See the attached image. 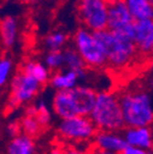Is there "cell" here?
I'll list each match as a JSON object with an SVG mask.
<instances>
[{"instance_id":"cell-16","label":"cell","mask_w":153,"mask_h":154,"mask_svg":"<svg viewBox=\"0 0 153 154\" xmlns=\"http://www.w3.org/2000/svg\"><path fill=\"white\" fill-rule=\"evenodd\" d=\"M23 132L26 136L30 138H36L38 137L42 132H44V126L38 121V119L32 114H26V116L22 119V125H21Z\"/></svg>"},{"instance_id":"cell-19","label":"cell","mask_w":153,"mask_h":154,"mask_svg":"<svg viewBox=\"0 0 153 154\" xmlns=\"http://www.w3.org/2000/svg\"><path fill=\"white\" fill-rule=\"evenodd\" d=\"M20 69H22L27 73H31L41 85H43V86L47 85V81H48V71L41 64H38L36 61H28V63L23 64Z\"/></svg>"},{"instance_id":"cell-1","label":"cell","mask_w":153,"mask_h":154,"mask_svg":"<svg viewBox=\"0 0 153 154\" xmlns=\"http://www.w3.org/2000/svg\"><path fill=\"white\" fill-rule=\"evenodd\" d=\"M93 35L102 45L107 55L109 67L121 70L126 66H130L140 55L139 49L132 39L115 34L108 28L102 31H93Z\"/></svg>"},{"instance_id":"cell-12","label":"cell","mask_w":153,"mask_h":154,"mask_svg":"<svg viewBox=\"0 0 153 154\" xmlns=\"http://www.w3.org/2000/svg\"><path fill=\"white\" fill-rule=\"evenodd\" d=\"M152 132L146 127H130L126 132V142L133 147H152Z\"/></svg>"},{"instance_id":"cell-15","label":"cell","mask_w":153,"mask_h":154,"mask_svg":"<svg viewBox=\"0 0 153 154\" xmlns=\"http://www.w3.org/2000/svg\"><path fill=\"white\" fill-rule=\"evenodd\" d=\"M64 63L71 69L73 70L75 72H77L79 77H82L85 76V72H86V69H87V65L86 63L83 61L82 56L80 55V53L75 49H65L64 51Z\"/></svg>"},{"instance_id":"cell-28","label":"cell","mask_w":153,"mask_h":154,"mask_svg":"<svg viewBox=\"0 0 153 154\" xmlns=\"http://www.w3.org/2000/svg\"><path fill=\"white\" fill-rule=\"evenodd\" d=\"M151 69H152V72H153V60H152V64H151Z\"/></svg>"},{"instance_id":"cell-5","label":"cell","mask_w":153,"mask_h":154,"mask_svg":"<svg viewBox=\"0 0 153 154\" xmlns=\"http://www.w3.org/2000/svg\"><path fill=\"white\" fill-rule=\"evenodd\" d=\"M108 29L135 42V21L125 0H107Z\"/></svg>"},{"instance_id":"cell-26","label":"cell","mask_w":153,"mask_h":154,"mask_svg":"<svg viewBox=\"0 0 153 154\" xmlns=\"http://www.w3.org/2000/svg\"><path fill=\"white\" fill-rule=\"evenodd\" d=\"M21 2H23L26 4H37V3L42 2V0H21Z\"/></svg>"},{"instance_id":"cell-24","label":"cell","mask_w":153,"mask_h":154,"mask_svg":"<svg viewBox=\"0 0 153 154\" xmlns=\"http://www.w3.org/2000/svg\"><path fill=\"white\" fill-rule=\"evenodd\" d=\"M118 154H147V152L142 150V149H139V148H135L133 146H127L121 153H118Z\"/></svg>"},{"instance_id":"cell-2","label":"cell","mask_w":153,"mask_h":154,"mask_svg":"<svg viewBox=\"0 0 153 154\" xmlns=\"http://www.w3.org/2000/svg\"><path fill=\"white\" fill-rule=\"evenodd\" d=\"M91 118L98 130L118 131L126 126L118 95L111 92H102L97 95Z\"/></svg>"},{"instance_id":"cell-22","label":"cell","mask_w":153,"mask_h":154,"mask_svg":"<svg viewBox=\"0 0 153 154\" xmlns=\"http://www.w3.org/2000/svg\"><path fill=\"white\" fill-rule=\"evenodd\" d=\"M11 69V61L8 59H2L0 60V86L4 85L6 81V77L10 72Z\"/></svg>"},{"instance_id":"cell-17","label":"cell","mask_w":153,"mask_h":154,"mask_svg":"<svg viewBox=\"0 0 153 154\" xmlns=\"http://www.w3.org/2000/svg\"><path fill=\"white\" fill-rule=\"evenodd\" d=\"M33 141L28 136L16 137L9 144V154H33Z\"/></svg>"},{"instance_id":"cell-27","label":"cell","mask_w":153,"mask_h":154,"mask_svg":"<svg viewBox=\"0 0 153 154\" xmlns=\"http://www.w3.org/2000/svg\"><path fill=\"white\" fill-rule=\"evenodd\" d=\"M151 55L153 56V45H152V49H151Z\"/></svg>"},{"instance_id":"cell-4","label":"cell","mask_w":153,"mask_h":154,"mask_svg":"<svg viewBox=\"0 0 153 154\" xmlns=\"http://www.w3.org/2000/svg\"><path fill=\"white\" fill-rule=\"evenodd\" d=\"M73 39H75L77 51L82 56L87 67L103 69L108 66L107 55L102 45L99 44V42L93 35V32L91 33L86 28H80L75 33Z\"/></svg>"},{"instance_id":"cell-8","label":"cell","mask_w":153,"mask_h":154,"mask_svg":"<svg viewBox=\"0 0 153 154\" xmlns=\"http://www.w3.org/2000/svg\"><path fill=\"white\" fill-rule=\"evenodd\" d=\"M98 131L92 118L87 115H77V116L64 119L58 128L59 136L69 141H85L94 136Z\"/></svg>"},{"instance_id":"cell-30","label":"cell","mask_w":153,"mask_h":154,"mask_svg":"<svg viewBox=\"0 0 153 154\" xmlns=\"http://www.w3.org/2000/svg\"><path fill=\"white\" fill-rule=\"evenodd\" d=\"M149 2H151V4H152V6H153V0H149Z\"/></svg>"},{"instance_id":"cell-13","label":"cell","mask_w":153,"mask_h":154,"mask_svg":"<svg viewBox=\"0 0 153 154\" xmlns=\"http://www.w3.org/2000/svg\"><path fill=\"white\" fill-rule=\"evenodd\" d=\"M127 8L136 20L153 18V6L149 0H125Z\"/></svg>"},{"instance_id":"cell-25","label":"cell","mask_w":153,"mask_h":154,"mask_svg":"<svg viewBox=\"0 0 153 154\" xmlns=\"http://www.w3.org/2000/svg\"><path fill=\"white\" fill-rule=\"evenodd\" d=\"M50 154H61V148H60V146L56 147V148H54V149L50 152Z\"/></svg>"},{"instance_id":"cell-11","label":"cell","mask_w":153,"mask_h":154,"mask_svg":"<svg viewBox=\"0 0 153 154\" xmlns=\"http://www.w3.org/2000/svg\"><path fill=\"white\" fill-rule=\"evenodd\" d=\"M95 136H97V144L103 149L121 153L129 146V143L126 141L114 136V134H110L109 131L98 130L97 133H95Z\"/></svg>"},{"instance_id":"cell-6","label":"cell","mask_w":153,"mask_h":154,"mask_svg":"<svg viewBox=\"0 0 153 154\" xmlns=\"http://www.w3.org/2000/svg\"><path fill=\"white\" fill-rule=\"evenodd\" d=\"M39 85L41 83L31 73L25 72L22 69H18L17 73L12 80L11 93L8 100L5 112L9 114L14 111L21 103L32 99L39 91Z\"/></svg>"},{"instance_id":"cell-14","label":"cell","mask_w":153,"mask_h":154,"mask_svg":"<svg viewBox=\"0 0 153 154\" xmlns=\"http://www.w3.org/2000/svg\"><path fill=\"white\" fill-rule=\"evenodd\" d=\"M17 35V23L14 17H5L0 22V37L5 47L10 48Z\"/></svg>"},{"instance_id":"cell-29","label":"cell","mask_w":153,"mask_h":154,"mask_svg":"<svg viewBox=\"0 0 153 154\" xmlns=\"http://www.w3.org/2000/svg\"><path fill=\"white\" fill-rule=\"evenodd\" d=\"M151 86L153 87V79H152V81H151Z\"/></svg>"},{"instance_id":"cell-7","label":"cell","mask_w":153,"mask_h":154,"mask_svg":"<svg viewBox=\"0 0 153 154\" xmlns=\"http://www.w3.org/2000/svg\"><path fill=\"white\" fill-rule=\"evenodd\" d=\"M77 11L82 23L92 31L108 28L107 0H79Z\"/></svg>"},{"instance_id":"cell-18","label":"cell","mask_w":153,"mask_h":154,"mask_svg":"<svg viewBox=\"0 0 153 154\" xmlns=\"http://www.w3.org/2000/svg\"><path fill=\"white\" fill-rule=\"evenodd\" d=\"M77 79H79L77 72H75L73 70H70L67 73H64V75L61 72L54 73L50 82L53 86L58 88H71L75 86Z\"/></svg>"},{"instance_id":"cell-3","label":"cell","mask_w":153,"mask_h":154,"mask_svg":"<svg viewBox=\"0 0 153 154\" xmlns=\"http://www.w3.org/2000/svg\"><path fill=\"white\" fill-rule=\"evenodd\" d=\"M124 120L129 127H146L153 124V110L145 91L135 89L119 97Z\"/></svg>"},{"instance_id":"cell-23","label":"cell","mask_w":153,"mask_h":154,"mask_svg":"<svg viewBox=\"0 0 153 154\" xmlns=\"http://www.w3.org/2000/svg\"><path fill=\"white\" fill-rule=\"evenodd\" d=\"M60 148H61V154H88L87 152H81L72 146H66L63 143H60Z\"/></svg>"},{"instance_id":"cell-21","label":"cell","mask_w":153,"mask_h":154,"mask_svg":"<svg viewBox=\"0 0 153 154\" xmlns=\"http://www.w3.org/2000/svg\"><path fill=\"white\" fill-rule=\"evenodd\" d=\"M47 65L53 70L59 67L64 63V53L61 50H50V53L47 56Z\"/></svg>"},{"instance_id":"cell-9","label":"cell","mask_w":153,"mask_h":154,"mask_svg":"<svg viewBox=\"0 0 153 154\" xmlns=\"http://www.w3.org/2000/svg\"><path fill=\"white\" fill-rule=\"evenodd\" d=\"M135 44L139 49L140 55H151L153 45V18H142L135 21Z\"/></svg>"},{"instance_id":"cell-10","label":"cell","mask_w":153,"mask_h":154,"mask_svg":"<svg viewBox=\"0 0 153 154\" xmlns=\"http://www.w3.org/2000/svg\"><path fill=\"white\" fill-rule=\"evenodd\" d=\"M53 108L54 111L63 119H69L79 115L71 88H61L56 92L53 102Z\"/></svg>"},{"instance_id":"cell-20","label":"cell","mask_w":153,"mask_h":154,"mask_svg":"<svg viewBox=\"0 0 153 154\" xmlns=\"http://www.w3.org/2000/svg\"><path fill=\"white\" fill-rule=\"evenodd\" d=\"M67 37L61 32H54L50 33L45 38V45L50 50H60V48L66 43Z\"/></svg>"}]
</instances>
